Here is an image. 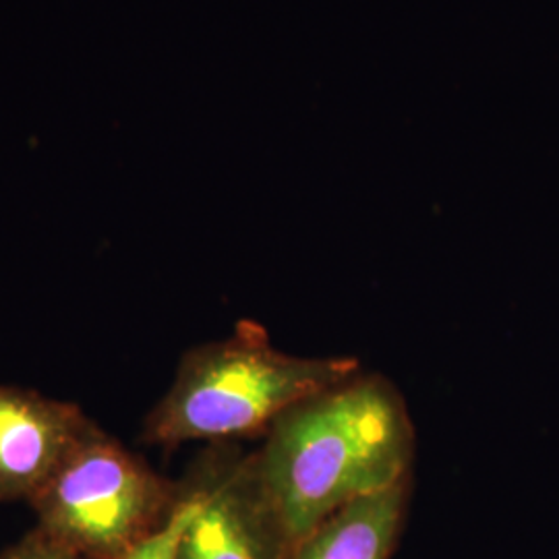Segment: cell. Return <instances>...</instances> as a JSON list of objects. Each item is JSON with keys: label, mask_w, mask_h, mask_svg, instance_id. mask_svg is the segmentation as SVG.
<instances>
[{"label": "cell", "mask_w": 559, "mask_h": 559, "mask_svg": "<svg viewBox=\"0 0 559 559\" xmlns=\"http://www.w3.org/2000/svg\"><path fill=\"white\" fill-rule=\"evenodd\" d=\"M415 450L399 388L360 371L280 415L237 468L276 558L288 559L342 508L408 479Z\"/></svg>", "instance_id": "1"}, {"label": "cell", "mask_w": 559, "mask_h": 559, "mask_svg": "<svg viewBox=\"0 0 559 559\" xmlns=\"http://www.w3.org/2000/svg\"><path fill=\"white\" fill-rule=\"evenodd\" d=\"M355 357H295L272 344L267 330L240 320L226 338L182 355L170 390L145 417L141 440L177 448L267 433L280 415L359 376Z\"/></svg>", "instance_id": "2"}, {"label": "cell", "mask_w": 559, "mask_h": 559, "mask_svg": "<svg viewBox=\"0 0 559 559\" xmlns=\"http://www.w3.org/2000/svg\"><path fill=\"white\" fill-rule=\"evenodd\" d=\"M180 498V483L92 420L27 503L36 526L67 549L85 559H129L166 526Z\"/></svg>", "instance_id": "3"}, {"label": "cell", "mask_w": 559, "mask_h": 559, "mask_svg": "<svg viewBox=\"0 0 559 559\" xmlns=\"http://www.w3.org/2000/svg\"><path fill=\"white\" fill-rule=\"evenodd\" d=\"M90 423L75 402L0 383V503L32 500Z\"/></svg>", "instance_id": "4"}, {"label": "cell", "mask_w": 559, "mask_h": 559, "mask_svg": "<svg viewBox=\"0 0 559 559\" xmlns=\"http://www.w3.org/2000/svg\"><path fill=\"white\" fill-rule=\"evenodd\" d=\"M239 454L212 448L182 480L198 510L180 537L177 559H278L240 483Z\"/></svg>", "instance_id": "5"}, {"label": "cell", "mask_w": 559, "mask_h": 559, "mask_svg": "<svg viewBox=\"0 0 559 559\" xmlns=\"http://www.w3.org/2000/svg\"><path fill=\"white\" fill-rule=\"evenodd\" d=\"M411 477L360 498L318 526L288 559H390L406 516Z\"/></svg>", "instance_id": "6"}, {"label": "cell", "mask_w": 559, "mask_h": 559, "mask_svg": "<svg viewBox=\"0 0 559 559\" xmlns=\"http://www.w3.org/2000/svg\"><path fill=\"white\" fill-rule=\"evenodd\" d=\"M182 487V498L173 512L166 526L158 531L152 539L145 540L140 549L129 559H177V549H179L180 537L189 524L191 516L198 510V498L195 493L180 480Z\"/></svg>", "instance_id": "7"}, {"label": "cell", "mask_w": 559, "mask_h": 559, "mask_svg": "<svg viewBox=\"0 0 559 559\" xmlns=\"http://www.w3.org/2000/svg\"><path fill=\"white\" fill-rule=\"evenodd\" d=\"M0 559H85L80 554L67 549L59 540L48 537L38 526L25 533L17 543L9 545Z\"/></svg>", "instance_id": "8"}]
</instances>
